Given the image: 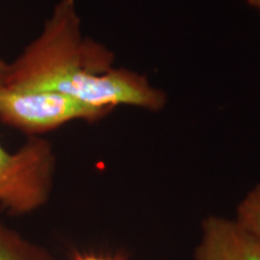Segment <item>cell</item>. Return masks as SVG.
<instances>
[{
    "instance_id": "obj_9",
    "label": "cell",
    "mask_w": 260,
    "mask_h": 260,
    "mask_svg": "<svg viewBox=\"0 0 260 260\" xmlns=\"http://www.w3.org/2000/svg\"><path fill=\"white\" fill-rule=\"evenodd\" d=\"M245 2L260 14V0H245Z\"/></svg>"
},
{
    "instance_id": "obj_6",
    "label": "cell",
    "mask_w": 260,
    "mask_h": 260,
    "mask_svg": "<svg viewBox=\"0 0 260 260\" xmlns=\"http://www.w3.org/2000/svg\"><path fill=\"white\" fill-rule=\"evenodd\" d=\"M235 219L260 240V182L240 201Z\"/></svg>"
},
{
    "instance_id": "obj_3",
    "label": "cell",
    "mask_w": 260,
    "mask_h": 260,
    "mask_svg": "<svg viewBox=\"0 0 260 260\" xmlns=\"http://www.w3.org/2000/svg\"><path fill=\"white\" fill-rule=\"evenodd\" d=\"M109 115L61 94L0 84V121L30 138L70 122H98Z\"/></svg>"
},
{
    "instance_id": "obj_4",
    "label": "cell",
    "mask_w": 260,
    "mask_h": 260,
    "mask_svg": "<svg viewBox=\"0 0 260 260\" xmlns=\"http://www.w3.org/2000/svg\"><path fill=\"white\" fill-rule=\"evenodd\" d=\"M197 260H260V240L236 219L212 216L203 220Z\"/></svg>"
},
{
    "instance_id": "obj_7",
    "label": "cell",
    "mask_w": 260,
    "mask_h": 260,
    "mask_svg": "<svg viewBox=\"0 0 260 260\" xmlns=\"http://www.w3.org/2000/svg\"><path fill=\"white\" fill-rule=\"evenodd\" d=\"M8 69H9V63H6L0 58V84H3L5 80L6 74H8Z\"/></svg>"
},
{
    "instance_id": "obj_5",
    "label": "cell",
    "mask_w": 260,
    "mask_h": 260,
    "mask_svg": "<svg viewBox=\"0 0 260 260\" xmlns=\"http://www.w3.org/2000/svg\"><path fill=\"white\" fill-rule=\"evenodd\" d=\"M0 260H56L46 249L0 222Z\"/></svg>"
},
{
    "instance_id": "obj_2",
    "label": "cell",
    "mask_w": 260,
    "mask_h": 260,
    "mask_svg": "<svg viewBox=\"0 0 260 260\" xmlns=\"http://www.w3.org/2000/svg\"><path fill=\"white\" fill-rule=\"evenodd\" d=\"M56 155L47 140L30 138L16 152L0 144V204L14 213H29L48 201Z\"/></svg>"
},
{
    "instance_id": "obj_1",
    "label": "cell",
    "mask_w": 260,
    "mask_h": 260,
    "mask_svg": "<svg viewBox=\"0 0 260 260\" xmlns=\"http://www.w3.org/2000/svg\"><path fill=\"white\" fill-rule=\"evenodd\" d=\"M3 83L61 94L109 113L118 106L157 112L168 102L147 76L116 68L109 47L84 37L75 0L57 3L38 38L9 64Z\"/></svg>"
},
{
    "instance_id": "obj_8",
    "label": "cell",
    "mask_w": 260,
    "mask_h": 260,
    "mask_svg": "<svg viewBox=\"0 0 260 260\" xmlns=\"http://www.w3.org/2000/svg\"><path fill=\"white\" fill-rule=\"evenodd\" d=\"M76 260H116V259L104 258V256H98V255H84V256H79Z\"/></svg>"
}]
</instances>
